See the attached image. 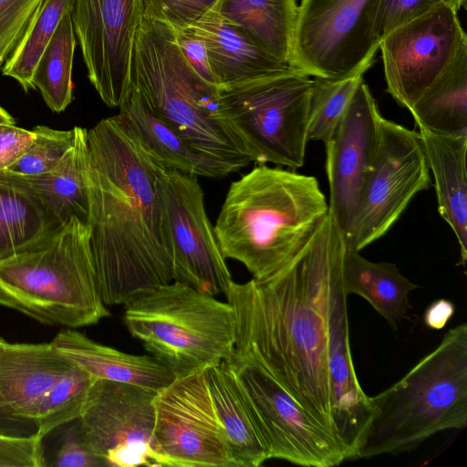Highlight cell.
<instances>
[{"label": "cell", "instance_id": "36", "mask_svg": "<svg viewBox=\"0 0 467 467\" xmlns=\"http://www.w3.org/2000/svg\"><path fill=\"white\" fill-rule=\"evenodd\" d=\"M41 0H0V68L22 36Z\"/></svg>", "mask_w": 467, "mask_h": 467}, {"label": "cell", "instance_id": "2", "mask_svg": "<svg viewBox=\"0 0 467 467\" xmlns=\"http://www.w3.org/2000/svg\"><path fill=\"white\" fill-rule=\"evenodd\" d=\"M90 249L108 306L173 280L157 195L166 169L121 114L87 131Z\"/></svg>", "mask_w": 467, "mask_h": 467}, {"label": "cell", "instance_id": "34", "mask_svg": "<svg viewBox=\"0 0 467 467\" xmlns=\"http://www.w3.org/2000/svg\"><path fill=\"white\" fill-rule=\"evenodd\" d=\"M32 131L34 139L26 150L5 171L26 176L47 173L63 161L76 141L75 127L59 130L37 125Z\"/></svg>", "mask_w": 467, "mask_h": 467}, {"label": "cell", "instance_id": "22", "mask_svg": "<svg viewBox=\"0 0 467 467\" xmlns=\"http://www.w3.org/2000/svg\"><path fill=\"white\" fill-rule=\"evenodd\" d=\"M75 128L74 146L52 171L32 176L0 171V179L29 191L63 225L72 217L87 223L89 212L88 130Z\"/></svg>", "mask_w": 467, "mask_h": 467}, {"label": "cell", "instance_id": "44", "mask_svg": "<svg viewBox=\"0 0 467 467\" xmlns=\"http://www.w3.org/2000/svg\"><path fill=\"white\" fill-rule=\"evenodd\" d=\"M0 124H15L13 117L0 106Z\"/></svg>", "mask_w": 467, "mask_h": 467}, {"label": "cell", "instance_id": "23", "mask_svg": "<svg viewBox=\"0 0 467 467\" xmlns=\"http://www.w3.org/2000/svg\"><path fill=\"white\" fill-rule=\"evenodd\" d=\"M434 179L438 211L457 238L461 263L467 261V136H446L419 128Z\"/></svg>", "mask_w": 467, "mask_h": 467}, {"label": "cell", "instance_id": "32", "mask_svg": "<svg viewBox=\"0 0 467 467\" xmlns=\"http://www.w3.org/2000/svg\"><path fill=\"white\" fill-rule=\"evenodd\" d=\"M97 379L73 364L50 389L39 405L35 420L37 436L44 439L57 427L78 420Z\"/></svg>", "mask_w": 467, "mask_h": 467}, {"label": "cell", "instance_id": "12", "mask_svg": "<svg viewBox=\"0 0 467 467\" xmlns=\"http://www.w3.org/2000/svg\"><path fill=\"white\" fill-rule=\"evenodd\" d=\"M197 175L163 169L157 180L172 281L216 296L225 295L232 275L205 211Z\"/></svg>", "mask_w": 467, "mask_h": 467}, {"label": "cell", "instance_id": "19", "mask_svg": "<svg viewBox=\"0 0 467 467\" xmlns=\"http://www.w3.org/2000/svg\"><path fill=\"white\" fill-rule=\"evenodd\" d=\"M49 343L5 342L0 356V405L23 427L32 425L42 400L72 367Z\"/></svg>", "mask_w": 467, "mask_h": 467}, {"label": "cell", "instance_id": "25", "mask_svg": "<svg viewBox=\"0 0 467 467\" xmlns=\"http://www.w3.org/2000/svg\"><path fill=\"white\" fill-rule=\"evenodd\" d=\"M345 294L365 298L392 328L410 308L409 294L419 286L403 276L395 264L374 263L358 251L345 248L341 265Z\"/></svg>", "mask_w": 467, "mask_h": 467}, {"label": "cell", "instance_id": "13", "mask_svg": "<svg viewBox=\"0 0 467 467\" xmlns=\"http://www.w3.org/2000/svg\"><path fill=\"white\" fill-rule=\"evenodd\" d=\"M158 467H234L205 370L175 378L153 400Z\"/></svg>", "mask_w": 467, "mask_h": 467}, {"label": "cell", "instance_id": "40", "mask_svg": "<svg viewBox=\"0 0 467 467\" xmlns=\"http://www.w3.org/2000/svg\"><path fill=\"white\" fill-rule=\"evenodd\" d=\"M175 40L196 74L206 83L218 88L210 67L203 38L191 28H184L175 30Z\"/></svg>", "mask_w": 467, "mask_h": 467}, {"label": "cell", "instance_id": "26", "mask_svg": "<svg viewBox=\"0 0 467 467\" xmlns=\"http://www.w3.org/2000/svg\"><path fill=\"white\" fill-rule=\"evenodd\" d=\"M64 225L29 191L0 179V264L41 246Z\"/></svg>", "mask_w": 467, "mask_h": 467}, {"label": "cell", "instance_id": "42", "mask_svg": "<svg viewBox=\"0 0 467 467\" xmlns=\"http://www.w3.org/2000/svg\"><path fill=\"white\" fill-rule=\"evenodd\" d=\"M454 312L455 306L451 300L440 298L427 307L423 321L429 328L441 330L445 327Z\"/></svg>", "mask_w": 467, "mask_h": 467}, {"label": "cell", "instance_id": "9", "mask_svg": "<svg viewBox=\"0 0 467 467\" xmlns=\"http://www.w3.org/2000/svg\"><path fill=\"white\" fill-rule=\"evenodd\" d=\"M380 0H302L290 65L319 78L366 72L379 49Z\"/></svg>", "mask_w": 467, "mask_h": 467}, {"label": "cell", "instance_id": "3", "mask_svg": "<svg viewBox=\"0 0 467 467\" xmlns=\"http://www.w3.org/2000/svg\"><path fill=\"white\" fill-rule=\"evenodd\" d=\"M327 213L314 176L258 164L230 184L213 228L223 257L260 280L291 259Z\"/></svg>", "mask_w": 467, "mask_h": 467}, {"label": "cell", "instance_id": "10", "mask_svg": "<svg viewBox=\"0 0 467 467\" xmlns=\"http://www.w3.org/2000/svg\"><path fill=\"white\" fill-rule=\"evenodd\" d=\"M224 361L270 459L306 467H333L346 461L335 436L263 368L235 349Z\"/></svg>", "mask_w": 467, "mask_h": 467}, {"label": "cell", "instance_id": "11", "mask_svg": "<svg viewBox=\"0 0 467 467\" xmlns=\"http://www.w3.org/2000/svg\"><path fill=\"white\" fill-rule=\"evenodd\" d=\"M431 183L420 133L381 117L378 149L344 234L346 247L359 252L382 237Z\"/></svg>", "mask_w": 467, "mask_h": 467}, {"label": "cell", "instance_id": "14", "mask_svg": "<svg viewBox=\"0 0 467 467\" xmlns=\"http://www.w3.org/2000/svg\"><path fill=\"white\" fill-rule=\"evenodd\" d=\"M457 11L443 1L380 40L387 91L410 109L467 42Z\"/></svg>", "mask_w": 467, "mask_h": 467}, {"label": "cell", "instance_id": "17", "mask_svg": "<svg viewBox=\"0 0 467 467\" xmlns=\"http://www.w3.org/2000/svg\"><path fill=\"white\" fill-rule=\"evenodd\" d=\"M382 115L364 81L325 143L329 183L328 213L343 235L348 230L366 172L375 157Z\"/></svg>", "mask_w": 467, "mask_h": 467}, {"label": "cell", "instance_id": "37", "mask_svg": "<svg viewBox=\"0 0 467 467\" xmlns=\"http://www.w3.org/2000/svg\"><path fill=\"white\" fill-rule=\"evenodd\" d=\"M47 465L43 439L36 433L14 435L0 431V467Z\"/></svg>", "mask_w": 467, "mask_h": 467}, {"label": "cell", "instance_id": "28", "mask_svg": "<svg viewBox=\"0 0 467 467\" xmlns=\"http://www.w3.org/2000/svg\"><path fill=\"white\" fill-rule=\"evenodd\" d=\"M409 110L418 128L467 136V42Z\"/></svg>", "mask_w": 467, "mask_h": 467}, {"label": "cell", "instance_id": "20", "mask_svg": "<svg viewBox=\"0 0 467 467\" xmlns=\"http://www.w3.org/2000/svg\"><path fill=\"white\" fill-rule=\"evenodd\" d=\"M187 28L203 38L210 67L219 89L294 67L265 51L214 10Z\"/></svg>", "mask_w": 467, "mask_h": 467}, {"label": "cell", "instance_id": "8", "mask_svg": "<svg viewBox=\"0 0 467 467\" xmlns=\"http://www.w3.org/2000/svg\"><path fill=\"white\" fill-rule=\"evenodd\" d=\"M313 84L314 78L292 67L219 89L223 118L252 162L294 171L303 166Z\"/></svg>", "mask_w": 467, "mask_h": 467}, {"label": "cell", "instance_id": "16", "mask_svg": "<svg viewBox=\"0 0 467 467\" xmlns=\"http://www.w3.org/2000/svg\"><path fill=\"white\" fill-rule=\"evenodd\" d=\"M70 16L89 81L108 107L119 108L131 89L142 0H72Z\"/></svg>", "mask_w": 467, "mask_h": 467}, {"label": "cell", "instance_id": "6", "mask_svg": "<svg viewBox=\"0 0 467 467\" xmlns=\"http://www.w3.org/2000/svg\"><path fill=\"white\" fill-rule=\"evenodd\" d=\"M89 237L88 225L72 217L41 246L0 264V306L66 328L109 317Z\"/></svg>", "mask_w": 467, "mask_h": 467}, {"label": "cell", "instance_id": "24", "mask_svg": "<svg viewBox=\"0 0 467 467\" xmlns=\"http://www.w3.org/2000/svg\"><path fill=\"white\" fill-rule=\"evenodd\" d=\"M213 403L234 467H259L270 460L247 405L225 361L205 370Z\"/></svg>", "mask_w": 467, "mask_h": 467}, {"label": "cell", "instance_id": "21", "mask_svg": "<svg viewBox=\"0 0 467 467\" xmlns=\"http://www.w3.org/2000/svg\"><path fill=\"white\" fill-rule=\"evenodd\" d=\"M68 361L99 379L139 385L159 391L174 375L150 355H132L98 343L77 328H63L51 340Z\"/></svg>", "mask_w": 467, "mask_h": 467}, {"label": "cell", "instance_id": "1", "mask_svg": "<svg viewBox=\"0 0 467 467\" xmlns=\"http://www.w3.org/2000/svg\"><path fill=\"white\" fill-rule=\"evenodd\" d=\"M345 248L328 213L278 270L260 280L232 281L224 295L235 316L234 349L274 377L333 435L329 321Z\"/></svg>", "mask_w": 467, "mask_h": 467}, {"label": "cell", "instance_id": "38", "mask_svg": "<svg viewBox=\"0 0 467 467\" xmlns=\"http://www.w3.org/2000/svg\"><path fill=\"white\" fill-rule=\"evenodd\" d=\"M54 462L57 467H107L84 438L78 420L67 424Z\"/></svg>", "mask_w": 467, "mask_h": 467}, {"label": "cell", "instance_id": "41", "mask_svg": "<svg viewBox=\"0 0 467 467\" xmlns=\"http://www.w3.org/2000/svg\"><path fill=\"white\" fill-rule=\"evenodd\" d=\"M33 139L32 130L16 127L15 124H0V171L17 161Z\"/></svg>", "mask_w": 467, "mask_h": 467}, {"label": "cell", "instance_id": "4", "mask_svg": "<svg viewBox=\"0 0 467 467\" xmlns=\"http://www.w3.org/2000/svg\"><path fill=\"white\" fill-rule=\"evenodd\" d=\"M131 86L195 155L199 176L223 178L252 161L221 111L219 89L200 78L175 40V30L143 16L131 61Z\"/></svg>", "mask_w": 467, "mask_h": 467}, {"label": "cell", "instance_id": "30", "mask_svg": "<svg viewBox=\"0 0 467 467\" xmlns=\"http://www.w3.org/2000/svg\"><path fill=\"white\" fill-rule=\"evenodd\" d=\"M76 35L70 12L60 20L54 35L42 53L32 83L47 106L61 112L73 99L72 67Z\"/></svg>", "mask_w": 467, "mask_h": 467}, {"label": "cell", "instance_id": "15", "mask_svg": "<svg viewBox=\"0 0 467 467\" xmlns=\"http://www.w3.org/2000/svg\"><path fill=\"white\" fill-rule=\"evenodd\" d=\"M157 392L131 383L97 379L78 422L107 467L158 466L152 441Z\"/></svg>", "mask_w": 467, "mask_h": 467}, {"label": "cell", "instance_id": "7", "mask_svg": "<svg viewBox=\"0 0 467 467\" xmlns=\"http://www.w3.org/2000/svg\"><path fill=\"white\" fill-rule=\"evenodd\" d=\"M123 306L128 331L175 378L219 365L234 349L231 305L184 283L146 288Z\"/></svg>", "mask_w": 467, "mask_h": 467}, {"label": "cell", "instance_id": "43", "mask_svg": "<svg viewBox=\"0 0 467 467\" xmlns=\"http://www.w3.org/2000/svg\"><path fill=\"white\" fill-rule=\"evenodd\" d=\"M5 342L6 341L0 337V356ZM23 430L24 427L9 418L0 405V431L14 435H32Z\"/></svg>", "mask_w": 467, "mask_h": 467}, {"label": "cell", "instance_id": "5", "mask_svg": "<svg viewBox=\"0 0 467 467\" xmlns=\"http://www.w3.org/2000/svg\"><path fill=\"white\" fill-rule=\"evenodd\" d=\"M372 409L353 460L410 451L431 436L467 425V324L394 385L369 397Z\"/></svg>", "mask_w": 467, "mask_h": 467}, {"label": "cell", "instance_id": "35", "mask_svg": "<svg viewBox=\"0 0 467 467\" xmlns=\"http://www.w3.org/2000/svg\"><path fill=\"white\" fill-rule=\"evenodd\" d=\"M144 16L174 30L190 27L213 10L219 0H142Z\"/></svg>", "mask_w": 467, "mask_h": 467}, {"label": "cell", "instance_id": "45", "mask_svg": "<svg viewBox=\"0 0 467 467\" xmlns=\"http://www.w3.org/2000/svg\"><path fill=\"white\" fill-rule=\"evenodd\" d=\"M457 12L465 5L466 0H446Z\"/></svg>", "mask_w": 467, "mask_h": 467}, {"label": "cell", "instance_id": "31", "mask_svg": "<svg viewBox=\"0 0 467 467\" xmlns=\"http://www.w3.org/2000/svg\"><path fill=\"white\" fill-rule=\"evenodd\" d=\"M71 5L72 0H41L4 63L3 75L16 79L25 91L34 88L32 78L38 60Z\"/></svg>", "mask_w": 467, "mask_h": 467}, {"label": "cell", "instance_id": "39", "mask_svg": "<svg viewBox=\"0 0 467 467\" xmlns=\"http://www.w3.org/2000/svg\"><path fill=\"white\" fill-rule=\"evenodd\" d=\"M446 0H380L377 30L381 38L396 28Z\"/></svg>", "mask_w": 467, "mask_h": 467}, {"label": "cell", "instance_id": "33", "mask_svg": "<svg viewBox=\"0 0 467 467\" xmlns=\"http://www.w3.org/2000/svg\"><path fill=\"white\" fill-rule=\"evenodd\" d=\"M365 72L338 78H314L311 91L307 140L326 143L346 113Z\"/></svg>", "mask_w": 467, "mask_h": 467}, {"label": "cell", "instance_id": "27", "mask_svg": "<svg viewBox=\"0 0 467 467\" xmlns=\"http://www.w3.org/2000/svg\"><path fill=\"white\" fill-rule=\"evenodd\" d=\"M213 10L265 51L290 64L296 0H219Z\"/></svg>", "mask_w": 467, "mask_h": 467}, {"label": "cell", "instance_id": "18", "mask_svg": "<svg viewBox=\"0 0 467 467\" xmlns=\"http://www.w3.org/2000/svg\"><path fill=\"white\" fill-rule=\"evenodd\" d=\"M335 292L329 321L328 372L334 435L346 460H353L372 409L356 375L349 343L347 295L342 282Z\"/></svg>", "mask_w": 467, "mask_h": 467}, {"label": "cell", "instance_id": "29", "mask_svg": "<svg viewBox=\"0 0 467 467\" xmlns=\"http://www.w3.org/2000/svg\"><path fill=\"white\" fill-rule=\"evenodd\" d=\"M119 109L141 143L164 168L199 176L198 161L186 142L151 111L132 86Z\"/></svg>", "mask_w": 467, "mask_h": 467}]
</instances>
